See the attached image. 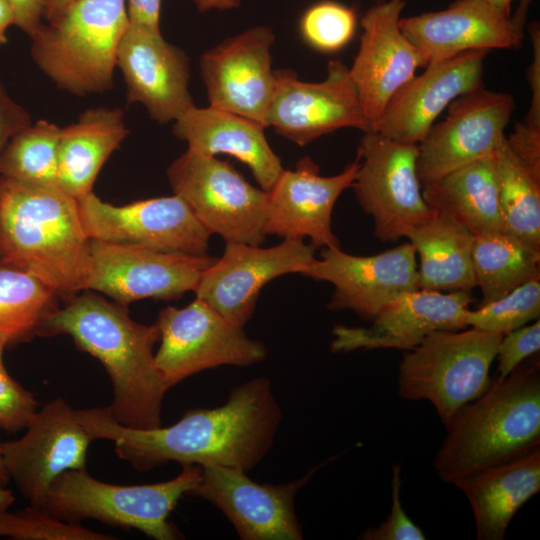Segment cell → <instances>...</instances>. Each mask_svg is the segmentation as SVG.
<instances>
[{"label":"cell","instance_id":"obj_1","mask_svg":"<svg viewBox=\"0 0 540 540\" xmlns=\"http://www.w3.org/2000/svg\"><path fill=\"white\" fill-rule=\"evenodd\" d=\"M94 440L114 442L117 456L146 472L170 461L245 472L271 449L282 412L266 377L232 388L225 404L188 410L176 423L152 429L124 426L106 408L79 409Z\"/></svg>","mask_w":540,"mask_h":540},{"label":"cell","instance_id":"obj_2","mask_svg":"<svg viewBox=\"0 0 540 540\" xmlns=\"http://www.w3.org/2000/svg\"><path fill=\"white\" fill-rule=\"evenodd\" d=\"M59 334L69 335L105 368L114 393L107 409L114 420L138 429L162 425V402L169 389L155 365L153 347L160 340L156 323L140 324L130 318L126 305L88 290L50 314L38 336Z\"/></svg>","mask_w":540,"mask_h":540},{"label":"cell","instance_id":"obj_3","mask_svg":"<svg viewBox=\"0 0 540 540\" xmlns=\"http://www.w3.org/2000/svg\"><path fill=\"white\" fill-rule=\"evenodd\" d=\"M0 266L36 277L65 301L85 291L90 239L78 200L0 176Z\"/></svg>","mask_w":540,"mask_h":540},{"label":"cell","instance_id":"obj_4","mask_svg":"<svg viewBox=\"0 0 540 540\" xmlns=\"http://www.w3.org/2000/svg\"><path fill=\"white\" fill-rule=\"evenodd\" d=\"M433 459L439 478L452 483L540 447V365L524 360L464 405L446 426Z\"/></svg>","mask_w":540,"mask_h":540},{"label":"cell","instance_id":"obj_5","mask_svg":"<svg viewBox=\"0 0 540 540\" xmlns=\"http://www.w3.org/2000/svg\"><path fill=\"white\" fill-rule=\"evenodd\" d=\"M128 25L126 0H75L30 37L31 56L60 89L80 96L103 93L112 88Z\"/></svg>","mask_w":540,"mask_h":540},{"label":"cell","instance_id":"obj_6","mask_svg":"<svg viewBox=\"0 0 540 540\" xmlns=\"http://www.w3.org/2000/svg\"><path fill=\"white\" fill-rule=\"evenodd\" d=\"M201 467L184 465L173 479L144 485L100 481L86 469H71L50 485L41 506L65 522L94 519L124 529H137L156 540L183 538L168 521L178 501L198 483Z\"/></svg>","mask_w":540,"mask_h":540},{"label":"cell","instance_id":"obj_7","mask_svg":"<svg viewBox=\"0 0 540 540\" xmlns=\"http://www.w3.org/2000/svg\"><path fill=\"white\" fill-rule=\"evenodd\" d=\"M503 334L476 328L436 331L407 350L398 370V393L430 401L443 424L488 387Z\"/></svg>","mask_w":540,"mask_h":540},{"label":"cell","instance_id":"obj_8","mask_svg":"<svg viewBox=\"0 0 540 540\" xmlns=\"http://www.w3.org/2000/svg\"><path fill=\"white\" fill-rule=\"evenodd\" d=\"M175 195L203 227L226 243L262 245L269 194L250 184L228 161L187 149L167 168Z\"/></svg>","mask_w":540,"mask_h":540},{"label":"cell","instance_id":"obj_9","mask_svg":"<svg viewBox=\"0 0 540 540\" xmlns=\"http://www.w3.org/2000/svg\"><path fill=\"white\" fill-rule=\"evenodd\" d=\"M156 324L161 343L155 365L168 389L203 370L222 365L248 367L267 356L262 342L247 337L243 328L199 298L183 308H163Z\"/></svg>","mask_w":540,"mask_h":540},{"label":"cell","instance_id":"obj_10","mask_svg":"<svg viewBox=\"0 0 540 540\" xmlns=\"http://www.w3.org/2000/svg\"><path fill=\"white\" fill-rule=\"evenodd\" d=\"M357 154L360 165L352 187L359 205L373 219L377 239L397 241L431 217L417 172L418 145L368 131Z\"/></svg>","mask_w":540,"mask_h":540},{"label":"cell","instance_id":"obj_11","mask_svg":"<svg viewBox=\"0 0 540 540\" xmlns=\"http://www.w3.org/2000/svg\"><path fill=\"white\" fill-rule=\"evenodd\" d=\"M89 239L161 252L208 255L211 234L177 195L115 206L93 192L78 200Z\"/></svg>","mask_w":540,"mask_h":540},{"label":"cell","instance_id":"obj_12","mask_svg":"<svg viewBox=\"0 0 540 540\" xmlns=\"http://www.w3.org/2000/svg\"><path fill=\"white\" fill-rule=\"evenodd\" d=\"M19 439L2 442V457L30 506L40 509L52 482L63 472L86 469L89 444L94 440L80 417L63 398L39 409Z\"/></svg>","mask_w":540,"mask_h":540},{"label":"cell","instance_id":"obj_13","mask_svg":"<svg viewBox=\"0 0 540 540\" xmlns=\"http://www.w3.org/2000/svg\"><path fill=\"white\" fill-rule=\"evenodd\" d=\"M215 259L90 239L86 290L104 293L122 305L145 298L176 299L195 290Z\"/></svg>","mask_w":540,"mask_h":540},{"label":"cell","instance_id":"obj_14","mask_svg":"<svg viewBox=\"0 0 540 540\" xmlns=\"http://www.w3.org/2000/svg\"><path fill=\"white\" fill-rule=\"evenodd\" d=\"M304 239L284 238L272 247L228 242L220 258L203 272L194 292L223 318L243 328L261 289L289 273H302L316 258Z\"/></svg>","mask_w":540,"mask_h":540},{"label":"cell","instance_id":"obj_15","mask_svg":"<svg viewBox=\"0 0 540 540\" xmlns=\"http://www.w3.org/2000/svg\"><path fill=\"white\" fill-rule=\"evenodd\" d=\"M447 108L445 118L433 124L418 144L421 185L492 156L506 137L515 102L509 93L482 86L459 96Z\"/></svg>","mask_w":540,"mask_h":540},{"label":"cell","instance_id":"obj_16","mask_svg":"<svg viewBox=\"0 0 540 540\" xmlns=\"http://www.w3.org/2000/svg\"><path fill=\"white\" fill-rule=\"evenodd\" d=\"M269 126L299 146L341 128L371 131L349 68L340 60L330 61L327 77L316 83L300 81L291 70H275Z\"/></svg>","mask_w":540,"mask_h":540},{"label":"cell","instance_id":"obj_17","mask_svg":"<svg viewBox=\"0 0 540 540\" xmlns=\"http://www.w3.org/2000/svg\"><path fill=\"white\" fill-rule=\"evenodd\" d=\"M313 472L283 484H261L240 469L203 466L198 483L187 495L216 506L242 540H301L294 500Z\"/></svg>","mask_w":540,"mask_h":540},{"label":"cell","instance_id":"obj_18","mask_svg":"<svg viewBox=\"0 0 540 540\" xmlns=\"http://www.w3.org/2000/svg\"><path fill=\"white\" fill-rule=\"evenodd\" d=\"M271 28L255 26L225 39L200 58L209 106L250 119L266 128L275 89Z\"/></svg>","mask_w":540,"mask_h":540},{"label":"cell","instance_id":"obj_19","mask_svg":"<svg viewBox=\"0 0 540 540\" xmlns=\"http://www.w3.org/2000/svg\"><path fill=\"white\" fill-rule=\"evenodd\" d=\"M301 274L334 286L329 310H351L370 321L391 299L419 289L416 253L410 242L369 256L325 247L320 259L315 258Z\"/></svg>","mask_w":540,"mask_h":540},{"label":"cell","instance_id":"obj_20","mask_svg":"<svg viewBox=\"0 0 540 540\" xmlns=\"http://www.w3.org/2000/svg\"><path fill=\"white\" fill-rule=\"evenodd\" d=\"M472 301L466 291L416 289L401 293L381 307L368 327L336 325L330 350H411L433 332L467 328L465 313Z\"/></svg>","mask_w":540,"mask_h":540},{"label":"cell","instance_id":"obj_21","mask_svg":"<svg viewBox=\"0 0 540 540\" xmlns=\"http://www.w3.org/2000/svg\"><path fill=\"white\" fill-rule=\"evenodd\" d=\"M529 0L512 17L485 0H456L447 9L399 19L425 67L471 50L518 48Z\"/></svg>","mask_w":540,"mask_h":540},{"label":"cell","instance_id":"obj_22","mask_svg":"<svg viewBox=\"0 0 540 540\" xmlns=\"http://www.w3.org/2000/svg\"><path fill=\"white\" fill-rule=\"evenodd\" d=\"M405 0H388L369 8L361 18L363 32L349 68L371 131L392 96L425 66L417 48L399 28Z\"/></svg>","mask_w":540,"mask_h":540},{"label":"cell","instance_id":"obj_23","mask_svg":"<svg viewBox=\"0 0 540 540\" xmlns=\"http://www.w3.org/2000/svg\"><path fill=\"white\" fill-rule=\"evenodd\" d=\"M116 66L127 87V102L142 104L159 122H174L194 106L187 55L160 31L129 24L118 47Z\"/></svg>","mask_w":540,"mask_h":540},{"label":"cell","instance_id":"obj_24","mask_svg":"<svg viewBox=\"0 0 540 540\" xmlns=\"http://www.w3.org/2000/svg\"><path fill=\"white\" fill-rule=\"evenodd\" d=\"M488 52L466 51L427 65L392 96L372 131L398 143L418 145L453 100L483 86Z\"/></svg>","mask_w":540,"mask_h":540},{"label":"cell","instance_id":"obj_25","mask_svg":"<svg viewBox=\"0 0 540 540\" xmlns=\"http://www.w3.org/2000/svg\"><path fill=\"white\" fill-rule=\"evenodd\" d=\"M360 158L333 176L320 175L319 166L308 156L294 170H283L269 194L267 235L304 239L317 248L340 247L332 231L331 216L339 196L352 187Z\"/></svg>","mask_w":540,"mask_h":540},{"label":"cell","instance_id":"obj_26","mask_svg":"<svg viewBox=\"0 0 540 540\" xmlns=\"http://www.w3.org/2000/svg\"><path fill=\"white\" fill-rule=\"evenodd\" d=\"M173 134L195 152L227 154L248 166L260 188L269 192L284 170L270 147L264 127L212 106L186 110L173 122Z\"/></svg>","mask_w":540,"mask_h":540},{"label":"cell","instance_id":"obj_27","mask_svg":"<svg viewBox=\"0 0 540 540\" xmlns=\"http://www.w3.org/2000/svg\"><path fill=\"white\" fill-rule=\"evenodd\" d=\"M473 511L478 540H503L513 516L540 490V447L454 483Z\"/></svg>","mask_w":540,"mask_h":540},{"label":"cell","instance_id":"obj_28","mask_svg":"<svg viewBox=\"0 0 540 540\" xmlns=\"http://www.w3.org/2000/svg\"><path fill=\"white\" fill-rule=\"evenodd\" d=\"M128 134L121 109L84 111L76 122L61 128L57 186L76 200L93 192L101 168Z\"/></svg>","mask_w":540,"mask_h":540},{"label":"cell","instance_id":"obj_29","mask_svg":"<svg viewBox=\"0 0 540 540\" xmlns=\"http://www.w3.org/2000/svg\"><path fill=\"white\" fill-rule=\"evenodd\" d=\"M406 237L419 256V289L470 292L477 287L472 260L475 236L463 224L432 211Z\"/></svg>","mask_w":540,"mask_h":540},{"label":"cell","instance_id":"obj_30","mask_svg":"<svg viewBox=\"0 0 540 540\" xmlns=\"http://www.w3.org/2000/svg\"><path fill=\"white\" fill-rule=\"evenodd\" d=\"M422 195L431 211L454 218L474 236L504 231L494 154L423 184Z\"/></svg>","mask_w":540,"mask_h":540},{"label":"cell","instance_id":"obj_31","mask_svg":"<svg viewBox=\"0 0 540 540\" xmlns=\"http://www.w3.org/2000/svg\"><path fill=\"white\" fill-rule=\"evenodd\" d=\"M472 260L481 304L540 279V251L505 231L475 235Z\"/></svg>","mask_w":540,"mask_h":540},{"label":"cell","instance_id":"obj_32","mask_svg":"<svg viewBox=\"0 0 540 540\" xmlns=\"http://www.w3.org/2000/svg\"><path fill=\"white\" fill-rule=\"evenodd\" d=\"M58 295L36 277L0 266V340L16 346L38 336L58 306Z\"/></svg>","mask_w":540,"mask_h":540},{"label":"cell","instance_id":"obj_33","mask_svg":"<svg viewBox=\"0 0 540 540\" xmlns=\"http://www.w3.org/2000/svg\"><path fill=\"white\" fill-rule=\"evenodd\" d=\"M494 163L504 231L540 251V181L513 154L506 137Z\"/></svg>","mask_w":540,"mask_h":540},{"label":"cell","instance_id":"obj_34","mask_svg":"<svg viewBox=\"0 0 540 540\" xmlns=\"http://www.w3.org/2000/svg\"><path fill=\"white\" fill-rule=\"evenodd\" d=\"M60 131L55 123L39 120L18 132L0 154V176L28 184L57 186Z\"/></svg>","mask_w":540,"mask_h":540},{"label":"cell","instance_id":"obj_35","mask_svg":"<svg viewBox=\"0 0 540 540\" xmlns=\"http://www.w3.org/2000/svg\"><path fill=\"white\" fill-rule=\"evenodd\" d=\"M540 316V279L530 280L496 300L465 313L467 327L507 334Z\"/></svg>","mask_w":540,"mask_h":540},{"label":"cell","instance_id":"obj_36","mask_svg":"<svg viewBox=\"0 0 540 540\" xmlns=\"http://www.w3.org/2000/svg\"><path fill=\"white\" fill-rule=\"evenodd\" d=\"M355 10L336 1L324 0L309 6L299 21L303 40L314 49L330 53L342 49L353 38Z\"/></svg>","mask_w":540,"mask_h":540},{"label":"cell","instance_id":"obj_37","mask_svg":"<svg viewBox=\"0 0 540 540\" xmlns=\"http://www.w3.org/2000/svg\"><path fill=\"white\" fill-rule=\"evenodd\" d=\"M0 536L20 540H114L80 523L59 520L43 510L28 507L16 512L0 511Z\"/></svg>","mask_w":540,"mask_h":540},{"label":"cell","instance_id":"obj_38","mask_svg":"<svg viewBox=\"0 0 540 540\" xmlns=\"http://www.w3.org/2000/svg\"><path fill=\"white\" fill-rule=\"evenodd\" d=\"M33 393L0 368V428L7 433L26 429L38 409Z\"/></svg>","mask_w":540,"mask_h":540},{"label":"cell","instance_id":"obj_39","mask_svg":"<svg viewBox=\"0 0 540 540\" xmlns=\"http://www.w3.org/2000/svg\"><path fill=\"white\" fill-rule=\"evenodd\" d=\"M392 505L384 522L377 527L366 528L359 536L361 540H425L422 530L410 519L400 500L401 464L392 468Z\"/></svg>","mask_w":540,"mask_h":540},{"label":"cell","instance_id":"obj_40","mask_svg":"<svg viewBox=\"0 0 540 540\" xmlns=\"http://www.w3.org/2000/svg\"><path fill=\"white\" fill-rule=\"evenodd\" d=\"M540 349V321L522 326L501 338L497 349L498 376L505 377Z\"/></svg>","mask_w":540,"mask_h":540},{"label":"cell","instance_id":"obj_41","mask_svg":"<svg viewBox=\"0 0 540 540\" xmlns=\"http://www.w3.org/2000/svg\"><path fill=\"white\" fill-rule=\"evenodd\" d=\"M31 124L29 113L9 96L0 75V154L14 135Z\"/></svg>","mask_w":540,"mask_h":540},{"label":"cell","instance_id":"obj_42","mask_svg":"<svg viewBox=\"0 0 540 540\" xmlns=\"http://www.w3.org/2000/svg\"><path fill=\"white\" fill-rule=\"evenodd\" d=\"M14 18V25L31 37L42 24L46 0H7Z\"/></svg>","mask_w":540,"mask_h":540},{"label":"cell","instance_id":"obj_43","mask_svg":"<svg viewBox=\"0 0 540 540\" xmlns=\"http://www.w3.org/2000/svg\"><path fill=\"white\" fill-rule=\"evenodd\" d=\"M162 0H126L129 24L160 31Z\"/></svg>","mask_w":540,"mask_h":540},{"label":"cell","instance_id":"obj_44","mask_svg":"<svg viewBox=\"0 0 540 540\" xmlns=\"http://www.w3.org/2000/svg\"><path fill=\"white\" fill-rule=\"evenodd\" d=\"M199 12L231 10L240 6L241 0H191Z\"/></svg>","mask_w":540,"mask_h":540},{"label":"cell","instance_id":"obj_45","mask_svg":"<svg viewBox=\"0 0 540 540\" xmlns=\"http://www.w3.org/2000/svg\"><path fill=\"white\" fill-rule=\"evenodd\" d=\"M75 0H46L44 19L52 23L59 19L61 15Z\"/></svg>","mask_w":540,"mask_h":540},{"label":"cell","instance_id":"obj_46","mask_svg":"<svg viewBox=\"0 0 540 540\" xmlns=\"http://www.w3.org/2000/svg\"><path fill=\"white\" fill-rule=\"evenodd\" d=\"M14 25V18L7 0H0V47L8 42L7 30Z\"/></svg>","mask_w":540,"mask_h":540},{"label":"cell","instance_id":"obj_47","mask_svg":"<svg viewBox=\"0 0 540 540\" xmlns=\"http://www.w3.org/2000/svg\"><path fill=\"white\" fill-rule=\"evenodd\" d=\"M14 500L15 497L13 493L3 486H0V511L8 509Z\"/></svg>","mask_w":540,"mask_h":540},{"label":"cell","instance_id":"obj_48","mask_svg":"<svg viewBox=\"0 0 540 540\" xmlns=\"http://www.w3.org/2000/svg\"><path fill=\"white\" fill-rule=\"evenodd\" d=\"M485 1L489 3L492 7L497 9L498 11L506 15H511V3L513 0H485Z\"/></svg>","mask_w":540,"mask_h":540},{"label":"cell","instance_id":"obj_49","mask_svg":"<svg viewBox=\"0 0 540 540\" xmlns=\"http://www.w3.org/2000/svg\"><path fill=\"white\" fill-rule=\"evenodd\" d=\"M9 480L10 478L6 471L2 457V442H0V486L4 487V485H6Z\"/></svg>","mask_w":540,"mask_h":540},{"label":"cell","instance_id":"obj_50","mask_svg":"<svg viewBox=\"0 0 540 540\" xmlns=\"http://www.w3.org/2000/svg\"><path fill=\"white\" fill-rule=\"evenodd\" d=\"M4 349H5V345L4 343L0 340V368H4V363H3V353H4Z\"/></svg>","mask_w":540,"mask_h":540}]
</instances>
